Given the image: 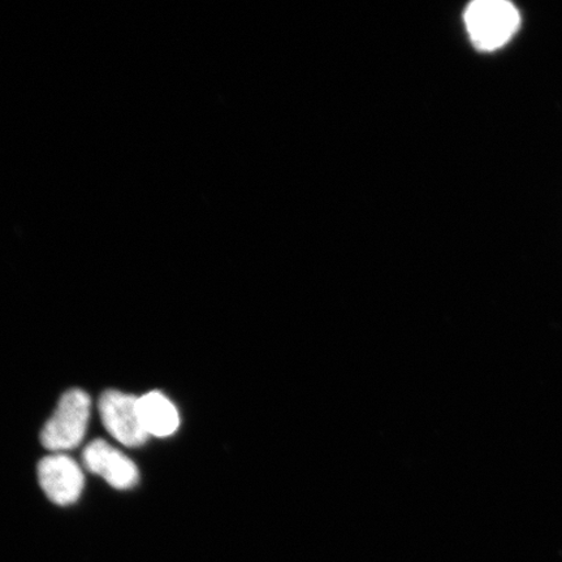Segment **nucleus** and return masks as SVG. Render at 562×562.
Here are the masks:
<instances>
[{"label":"nucleus","mask_w":562,"mask_h":562,"mask_svg":"<svg viewBox=\"0 0 562 562\" xmlns=\"http://www.w3.org/2000/svg\"><path fill=\"white\" fill-rule=\"evenodd\" d=\"M519 23L518 10L505 0H476L465 11L469 37L482 52H494L508 44Z\"/></svg>","instance_id":"1"},{"label":"nucleus","mask_w":562,"mask_h":562,"mask_svg":"<svg viewBox=\"0 0 562 562\" xmlns=\"http://www.w3.org/2000/svg\"><path fill=\"white\" fill-rule=\"evenodd\" d=\"M91 402L88 393L70 390L61 396L54 416L41 434L48 451H70L81 445L87 434Z\"/></svg>","instance_id":"2"},{"label":"nucleus","mask_w":562,"mask_h":562,"mask_svg":"<svg viewBox=\"0 0 562 562\" xmlns=\"http://www.w3.org/2000/svg\"><path fill=\"white\" fill-rule=\"evenodd\" d=\"M98 409L105 430L123 446L136 448L149 439L150 435L145 431L139 420L136 396L114 390L105 391Z\"/></svg>","instance_id":"3"},{"label":"nucleus","mask_w":562,"mask_h":562,"mask_svg":"<svg viewBox=\"0 0 562 562\" xmlns=\"http://www.w3.org/2000/svg\"><path fill=\"white\" fill-rule=\"evenodd\" d=\"M38 480L50 502L61 507L79 501L86 483L79 463L60 453L47 456L40 462Z\"/></svg>","instance_id":"4"},{"label":"nucleus","mask_w":562,"mask_h":562,"mask_svg":"<svg viewBox=\"0 0 562 562\" xmlns=\"http://www.w3.org/2000/svg\"><path fill=\"white\" fill-rule=\"evenodd\" d=\"M82 461L90 473L101 475L114 488L130 490L138 483L136 463L102 439L83 449Z\"/></svg>","instance_id":"5"},{"label":"nucleus","mask_w":562,"mask_h":562,"mask_svg":"<svg viewBox=\"0 0 562 562\" xmlns=\"http://www.w3.org/2000/svg\"><path fill=\"white\" fill-rule=\"evenodd\" d=\"M138 416L145 431L158 438L170 437L180 425L178 409L159 391L138 398Z\"/></svg>","instance_id":"6"}]
</instances>
